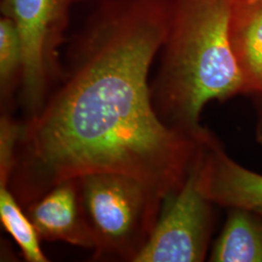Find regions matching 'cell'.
Returning a JSON list of instances; mask_svg holds the SVG:
<instances>
[{"label": "cell", "instance_id": "7", "mask_svg": "<svg viewBox=\"0 0 262 262\" xmlns=\"http://www.w3.org/2000/svg\"><path fill=\"white\" fill-rule=\"evenodd\" d=\"M27 212L40 238L94 250V236L76 179L51 189L29 204Z\"/></svg>", "mask_w": 262, "mask_h": 262}, {"label": "cell", "instance_id": "3", "mask_svg": "<svg viewBox=\"0 0 262 262\" xmlns=\"http://www.w3.org/2000/svg\"><path fill=\"white\" fill-rule=\"evenodd\" d=\"M95 258L135 261L158 222L163 198L140 181L99 173L76 179Z\"/></svg>", "mask_w": 262, "mask_h": 262}, {"label": "cell", "instance_id": "5", "mask_svg": "<svg viewBox=\"0 0 262 262\" xmlns=\"http://www.w3.org/2000/svg\"><path fill=\"white\" fill-rule=\"evenodd\" d=\"M73 0H3L2 12L19 29L24 52L23 97L29 117L46 101L48 78L66 11Z\"/></svg>", "mask_w": 262, "mask_h": 262}, {"label": "cell", "instance_id": "2", "mask_svg": "<svg viewBox=\"0 0 262 262\" xmlns=\"http://www.w3.org/2000/svg\"><path fill=\"white\" fill-rule=\"evenodd\" d=\"M229 0H188L170 38L152 103L169 126L197 133L200 116L212 100L245 89L231 44Z\"/></svg>", "mask_w": 262, "mask_h": 262}, {"label": "cell", "instance_id": "6", "mask_svg": "<svg viewBox=\"0 0 262 262\" xmlns=\"http://www.w3.org/2000/svg\"><path fill=\"white\" fill-rule=\"evenodd\" d=\"M196 162L202 188L214 204L248 210L262 216L261 174L230 158L206 128L199 134Z\"/></svg>", "mask_w": 262, "mask_h": 262}, {"label": "cell", "instance_id": "1", "mask_svg": "<svg viewBox=\"0 0 262 262\" xmlns=\"http://www.w3.org/2000/svg\"><path fill=\"white\" fill-rule=\"evenodd\" d=\"M166 37L148 3L84 42L64 84L21 123L9 182L20 204L99 173L136 179L163 199L183 184L203 128L171 127L155 109L148 74Z\"/></svg>", "mask_w": 262, "mask_h": 262}, {"label": "cell", "instance_id": "12", "mask_svg": "<svg viewBox=\"0 0 262 262\" xmlns=\"http://www.w3.org/2000/svg\"><path fill=\"white\" fill-rule=\"evenodd\" d=\"M21 123L14 122L9 116L1 117L0 122V185L9 186L15 163L16 148L19 141Z\"/></svg>", "mask_w": 262, "mask_h": 262}, {"label": "cell", "instance_id": "11", "mask_svg": "<svg viewBox=\"0 0 262 262\" xmlns=\"http://www.w3.org/2000/svg\"><path fill=\"white\" fill-rule=\"evenodd\" d=\"M235 55L243 73L245 89L262 91V5L245 26Z\"/></svg>", "mask_w": 262, "mask_h": 262}, {"label": "cell", "instance_id": "9", "mask_svg": "<svg viewBox=\"0 0 262 262\" xmlns=\"http://www.w3.org/2000/svg\"><path fill=\"white\" fill-rule=\"evenodd\" d=\"M0 219L29 262H46L36 228L19 206V202L8 185H0Z\"/></svg>", "mask_w": 262, "mask_h": 262}, {"label": "cell", "instance_id": "4", "mask_svg": "<svg viewBox=\"0 0 262 262\" xmlns=\"http://www.w3.org/2000/svg\"><path fill=\"white\" fill-rule=\"evenodd\" d=\"M214 205L201 186L195 154L183 184L163 199L155 228L134 262L203 261L214 227Z\"/></svg>", "mask_w": 262, "mask_h": 262}, {"label": "cell", "instance_id": "13", "mask_svg": "<svg viewBox=\"0 0 262 262\" xmlns=\"http://www.w3.org/2000/svg\"><path fill=\"white\" fill-rule=\"evenodd\" d=\"M260 98L256 107V122H255V140L262 146V91Z\"/></svg>", "mask_w": 262, "mask_h": 262}, {"label": "cell", "instance_id": "8", "mask_svg": "<svg viewBox=\"0 0 262 262\" xmlns=\"http://www.w3.org/2000/svg\"><path fill=\"white\" fill-rule=\"evenodd\" d=\"M210 261L262 262V216L231 208Z\"/></svg>", "mask_w": 262, "mask_h": 262}, {"label": "cell", "instance_id": "10", "mask_svg": "<svg viewBox=\"0 0 262 262\" xmlns=\"http://www.w3.org/2000/svg\"><path fill=\"white\" fill-rule=\"evenodd\" d=\"M24 52L16 23L3 16L0 19V88L1 102L7 103L18 77L23 76Z\"/></svg>", "mask_w": 262, "mask_h": 262}]
</instances>
